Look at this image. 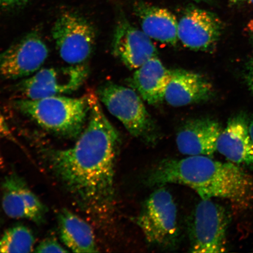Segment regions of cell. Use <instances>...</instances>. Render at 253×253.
Listing matches in <instances>:
<instances>
[{
	"label": "cell",
	"mask_w": 253,
	"mask_h": 253,
	"mask_svg": "<svg viewBox=\"0 0 253 253\" xmlns=\"http://www.w3.org/2000/svg\"><path fill=\"white\" fill-rule=\"evenodd\" d=\"M85 127L72 147L47 151L50 169L86 212H108L115 199V166L120 137L104 113L96 93H87Z\"/></svg>",
	"instance_id": "1"
},
{
	"label": "cell",
	"mask_w": 253,
	"mask_h": 253,
	"mask_svg": "<svg viewBox=\"0 0 253 253\" xmlns=\"http://www.w3.org/2000/svg\"><path fill=\"white\" fill-rule=\"evenodd\" d=\"M230 181L227 164L205 156L164 160L151 170L147 178L151 186H187L203 199L219 198L228 189Z\"/></svg>",
	"instance_id": "2"
},
{
	"label": "cell",
	"mask_w": 253,
	"mask_h": 253,
	"mask_svg": "<svg viewBox=\"0 0 253 253\" xmlns=\"http://www.w3.org/2000/svg\"><path fill=\"white\" fill-rule=\"evenodd\" d=\"M15 108L41 127L66 138L79 137L86 124L90 106L87 94L81 97L56 96L19 99Z\"/></svg>",
	"instance_id": "3"
},
{
	"label": "cell",
	"mask_w": 253,
	"mask_h": 253,
	"mask_svg": "<svg viewBox=\"0 0 253 253\" xmlns=\"http://www.w3.org/2000/svg\"><path fill=\"white\" fill-rule=\"evenodd\" d=\"M96 94L129 134L145 143H156L159 136L156 126L143 99L134 88L107 82L98 88Z\"/></svg>",
	"instance_id": "4"
},
{
	"label": "cell",
	"mask_w": 253,
	"mask_h": 253,
	"mask_svg": "<svg viewBox=\"0 0 253 253\" xmlns=\"http://www.w3.org/2000/svg\"><path fill=\"white\" fill-rule=\"evenodd\" d=\"M158 188L142 205L137 224L149 244L172 249L179 235L178 210L171 193L164 186Z\"/></svg>",
	"instance_id": "5"
},
{
	"label": "cell",
	"mask_w": 253,
	"mask_h": 253,
	"mask_svg": "<svg viewBox=\"0 0 253 253\" xmlns=\"http://www.w3.org/2000/svg\"><path fill=\"white\" fill-rule=\"evenodd\" d=\"M229 222L225 209L211 199H202L193 211L189 221V252H226Z\"/></svg>",
	"instance_id": "6"
},
{
	"label": "cell",
	"mask_w": 253,
	"mask_h": 253,
	"mask_svg": "<svg viewBox=\"0 0 253 253\" xmlns=\"http://www.w3.org/2000/svg\"><path fill=\"white\" fill-rule=\"evenodd\" d=\"M88 66L83 64L40 69L15 87L20 99H39L74 92L88 77Z\"/></svg>",
	"instance_id": "7"
},
{
	"label": "cell",
	"mask_w": 253,
	"mask_h": 253,
	"mask_svg": "<svg viewBox=\"0 0 253 253\" xmlns=\"http://www.w3.org/2000/svg\"><path fill=\"white\" fill-rule=\"evenodd\" d=\"M52 36L60 57L69 65L83 64L93 52L96 32L81 16L66 12L57 19Z\"/></svg>",
	"instance_id": "8"
},
{
	"label": "cell",
	"mask_w": 253,
	"mask_h": 253,
	"mask_svg": "<svg viewBox=\"0 0 253 253\" xmlns=\"http://www.w3.org/2000/svg\"><path fill=\"white\" fill-rule=\"evenodd\" d=\"M49 54L37 32H31L0 53V76L7 79L30 77L39 71Z\"/></svg>",
	"instance_id": "9"
},
{
	"label": "cell",
	"mask_w": 253,
	"mask_h": 253,
	"mask_svg": "<svg viewBox=\"0 0 253 253\" xmlns=\"http://www.w3.org/2000/svg\"><path fill=\"white\" fill-rule=\"evenodd\" d=\"M112 52L114 56L131 70H136L158 55L152 40L125 17L120 18L116 24Z\"/></svg>",
	"instance_id": "10"
},
{
	"label": "cell",
	"mask_w": 253,
	"mask_h": 253,
	"mask_svg": "<svg viewBox=\"0 0 253 253\" xmlns=\"http://www.w3.org/2000/svg\"><path fill=\"white\" fill-rule=\"evenodd\" d=\"M221 24L216 15L198 8L186 10L178 21V40L188 48L207 51L219 41Z\"/></svg>",
	"instance_id": "11"
},
{
	"label": "cell",
	"mask_w": 253,
	"mask_h": 253,
	"mask_svg": "<svg viewBox=\"0 0 253 253\" xmlns=\"http://www.w3.org/2000/svg\"><path fill=\"white\" fill-rule=\"evenodd\" d=\"M222 129L220 123L213 119L190 120L177 132V148L186 156L212 157L217 151V141Z\"/></svg>",
	"instance_id": "12"
},
{
	"label": "cell",
	"mask_w": 253,
	"mask_h": 253,
	"mask_svg": "<svg viewBox=\"0 0 253 253\" xmlns=\"http://www.w3.org/2000/svg\"><path fill=\"white\" fill-rule=\"evenodd\" d=\"M210 81L198 73L176 69L167 88L164 101L169 105L180 107L206 102L213 94Z\"/></svg>",
	"instance_id": "13"
},
{
	"label": "cell",
	"mask_w": 253,
	"mask_h": 253,
	"mask_svg": "<svg viewBox=\"0 0 253 253\" xmlns=\"http://www.w3.org/2000/svg\"><path fill=\"white\" fill-rule=\"evenodd\" d=\"M217 151L237 166L253 169V141L243 115L230 118L217 139Z\"/></svg>",
	"instance_id": "14"
},
{
	"label": "cell",
	"mask_w": 253,
	"mask_h": 253,
	"mask_svg": "<svg viewBox=\"0 0 253 253\" xmlns=\"http://www.w3.org/2000/svg\"><path fill=\"white\" fill-rule=\"evenodd\" d=\"M170 77L171 70L156 56L136 69L130 84L145 102L155 105L164 102Z\"/></svg>",
	"instance_id": "15"
},
{
	"label": "cell",
	"mask_w": 253,
	"mask_h": 253,
	"mask_svg": "<svg viewBox=\"0 0 253 253\" xmlns=\"http://www.w3.org/2000/svg\"><path fill=\"white\" fill-rule=\"evenodd\" d=\"M134 11L141 30L151 40L174 45L178 42V21L167 9L138 4Z\"/></svg>",
	"instance_id": "16"
},
{
	"label": "cell",
	"mask_w": 253,
	"mask_h": 253,
	"mask_svg": "<svg viewBox=\"0 0 253 253\" xmlns=\"http://www.w3.org/2000/svg\"><path fill=\"white\" fill-rule=\"evenodd\" d=\"M58 222L61 241L71 252H99L92 229L78 215L63 209L58 214Z\"/></svg>",
	"instance_id": "17"
},
{
	"label": "cell",
	"mask_w": 253,
	"mask_h": 253,
	"mask_svg": "<svg viewBox=\"0 0 253 253\" xmlns=\"http://www.w3.org/2000/svg\"><path fill=\"white\" fill-rule=\"evenodd\" d=\"M19 177L14 172L5 177L2 185V208L5 213L12 219L29 220V214L19 188Z\"/></svg>",
	"instance_id": "18"
},
{
	"label": "cell",
	"mask_w": 253,
	"mask_h": 253,
	"mask_svg": "<svg viewBox=\"0 0 253 253\" xmlns=\"http://www.w3.org/2000/svg\"><path fill=\"white\" fill-rule=\"evenodd\" d=\"M36 239L33 232L23 224H18L5 231L0 239V253L34 252Z\"/></svg>",
	"instance_id": "19"
},
{
	"label": "cell",
	"mask_w": 253,
	"mask_h": 253,
	"mask_svg": "<svg viewBox=\"0 0 253 253\" xmlns=\"http://www.w3.org/2000/svg\"><path fill=\"white\" fill-rule=\"evenodd\" d=\"M18 185L29 214V220L39 224L43 223L47 212L45 206L20 176L19 177Z\"/></svg>",
	"instance_id": "20"
},
{
	"label": "cell",
	"mask_w": 253,
	"mask_h": 253,
	"mask_svg": "<svg viewBox=\"0 0 253 253\" xmlns=\"http://www.w3.org/2000/svg\"><path fill=\"white\" fill-rule=\"evenodd\" d=\"M35 253H68L69 251L65 249L56 239L49 237L42 240L34 249Z\"/></svg>",
	"instance_id": "21"
},
{
	"label": "cell",
	"mask_w": 253,
	"mask_h": 253,
	"mask_svg": "<svg viewBox=\"0 0 253 253\" xmlns=\"http://www.w3.org/2000/svg\"><path fill=\"white\" fill-rule=\"evenodd\" d=\"M0 136L2 137L14 140V136L12 134L10 129L8 127L7 122H6L4 116L0 112Z\"/></svg>",
	"instance_id": "22"
},
{
	"label": "cell",
	"mask_w": 253,
	"mask_h": 253,
	"mask_svg": "<svg viewBox=\"0 0 253 253\" xmlns=\"http://www.w3.org/2000/svg\"><path fill=\"white\" fill-rule=\"evenodd\" d=\"M245 81L249 89L253 93V59L249 62L246 66Z\"/></svg>",
	"instance_id": "23"
},
{
	"label": "cell",
	"mask_w": 253,
	"mask_h": 253,
	"mask_svg": "<svg viewBox=\"0 0 253 253\" xmlns=\"http://www.w3.org/2000/svg\"><path fill=\"white\" fill-rule=\"evenodd\" d=\"M25 0H0V5L11 6L20 4Z\"/></svg>",
	"instance_id": "24"
},
{
	"label": "cell",
	"mask_w": 253,
	"mask_h": 253,
	"mask_svg": "<svg viewBox=\"0 0 253 253\" xmlns=\"http://www.w3.org/2000/svg\"><path fill=\"white\" fill-rule=\"evenodd\" d=\"M249 131L253 141V117L251 119V122H249Z\"/></svg>",
	"instance_id": "25"
},
{
	"label": "cell",
	"mask_w": 253,
	"mask_h": 253,
	"mask_svg": "<svg viewBox=\"0 0 253 253\" xmlns=\"http://www.w3.org/2000/svg\"><path fill=\"white\" fill-rule=\"evenodd\" d=\"M194 1H197V2H202V1H207V0H194Z\"/></svg>",
	"instance_id": "26"
},
{
	"label": "cell",
	"mask_w": 253,
	"mask_h": 253,
	"mask_svg": "<svg viewBox=\"0 0 253 253\" xmlns=\"http://www.w3.org/2000/svg\"><path fill=\"white\" fill-rule=\"evenodd\" d=\"M230 1H232L233 2H237V1H241V0H230Z\"/></svg>",
	"instance_id": "27"
},
{
	"label": "cell",
	"mask_w": 253,
	"mask_h": 253,
	"mask_svg": "<svg viewBox=\"0 0 253 253\" xmlns=\"http://www.w3.org/2000/svg\"><path fill=\"white\" fill-rule=\"evenodd\" d=\"M249 1H251L253 4V0H249Z\"/></svg>",
	"instance_id": "28"
},
{
	"label": "cell",
	"mask_w": 253,
	"mask_h": 253,
	"mask_svg": "<svg viewBox=\"0 0 253 253\" xmlns=\"http://www.w3.org/2000/svg\"></svg>",
	"instance_id": "29"
},
{
	"label": "cell",
	"mask_w": 253,
	"mask_h": 253,
	"mask_svg": "<svg viewBox=\"0 0 253 253\" xmlns=\"http://www.w3.org/2000/svg\"><path fill=\"white\" fill-rule=\"evenodd\" d=\"M0 137H1V136H0Z\"/></svg>",
	"instance_id": "30"
}]
</instances>
